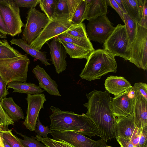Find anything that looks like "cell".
<instances>
[{
  "label": "cell",
  "instance_id": "7",
  "mask_svg": "<svg viewBox=\"0 0 147 147\" xmlns=\"http://www.w3.org/2000/svg\"><path fill=\"white\" fill-rule=\"evenodd\" d=\"M0 13L12 37L22 32L24 24L21 19L19 7L13 0H0Z\"/></svg>",
  "mask_w": 147,
  "mask_h": 147
},
{
  "label": "cell",
  "instance_id": "36",
  "mask_svg": "<svg viewBox=\"0 0 147 147\" xmlns=\"http://www.w3.org/2000/svg\"><path fill=\"white\" fill-rule=\"evenodd\" d=\"M82 0H66L67 5L69 20L71 21L72 17Z\"/></svg>",
  "mask_w": 147,
  "mask_h": 147
},
{
  "label": "cell",
  "instance_id": "30",
  "mask_svg": "<svg viewBox=\"0 0 147 147\" xmlns=\"http://www.w3.org/2000/svg\"><path fill=\"white\" fill-rule=\"evenodd\" d=\"M2 139L7 142L11 147H24L19 138L14 135L11 129L1 131Z\"/></svg>",
  "mask_w": 147,
  "mask_h": 147
},
{
  "label": "cell",
  "instance_id": "48",
  "mask_svg": "<svg viewBox=\"0 0 147 147\" xmlns=\"http://www.w3.org/2000/svg\"><path fill=\"white\" fill-rule=\"evenodd\" d=\"M4 130L0 128V131H1ZM0 147H4L3 143V139L1 136V133L0 132Z\"/></svg>",
  "mask_w": 147,
  "mask_h": 147
},
{
  "label": "cell",
  "instance_id": "49",
  "mask_svg": "<svg viewBox=\"0 0 147 147\" xmlns=\"http://www.w3.org/2000/svg\"><path fill=\"white\" fill-rule=\"evenodd\" d=\"M3 142L4 147H11L9 144L5 141L3 139Z\"/></svg>",
  "mask_w": 147,
  "mask_h": 147
},
{
  "label": "cell",
  "instance_id": "12",
  "mask_svg": "<svg viewBox=\"0 0 147 147\" xmlns=\"http://www.w3.org/2000/svg\"><path fill=\"white\" fill-rule=\"evenodd\" d=\"M135 94L133 88L112 98L111 105L115 118L134 116Z\"/></svg>",
  "mask_w": 147,
  "mask_h": 147
},
{
  "label": "cell",
  "instance_id": "8",
  "mask_svg": "<svg viewBox=\"0 0 147 147\" xmlns=\"http://www.w3.org/2000/svg\"><path fill=\"white\" fill-rule=\"evenodd\" d=\"M22 38L30 45L45 27L50 20L44 13L34 8L28 11Z\"/></svg>",
  "mask_w": 147,
  "mask_h": 147
},
{
  "label": "cell",
  "instance_id": "14",
  "mask_svg": "<svg viewBox=\"0 0 147 147\" xmlns=\"http://www.w3.org/2000/svg\"><path fill=\"white\" fill-rule=\"evenodd\" d=\"M47 43L50 49V60L55 67L56 72L59 74L65 70L67 66L65 50L57 37L53 38L50 43Z\"/></svg>",
  "mask_w": 147,
  "mask_h": 147
},
{
  "label": "cell",
  "instance_id": "42",
  "mask_svg": "<svg viewBox=\"0 0 147 147\" xmlns=\"http://www.w3.org/2000/svg\"><path fill=\"white\" fill-rule=\"evenodd\" d=\"M7 85L5 81L0 76V102L9 94L8 89H6Z\"/></svg>",
  "mask_w": 147,
  "mask_h": 147
},
{
  "label": "cell",
  "instance_id": "47",
  "mask_svg": "<svg viewBox=\"0 0 147 147\" xmlns=\"http://www.w3.org/2000/svg\"><path fill=\"white\" fill-rule=\"evenodd\" d=\"M115 1L118 4L124 14L126 13L127 12L123 4L122 0H115Z\"/></svg>",
  "mask_w": 147,
  "mask_h": 147
},
{
  "label": "cell",
  "instance_id": "33",
  "mask_svg": "<svg viewBox=\"0 0 147 147\" xmlns=\"http://www.w3.org/2000/svg\"><path fill=\"white\" fill-rule=\"evenodd\" d=\"M34 138L42 143L46 147H72L63 141L55 140L48 137L43 138L36 135V137Z\"/></svg>",
  "mask_w": 147,
  "mask_h": 147
},
{
  "label": "cell",
  "instance_id": "22",
  "mask_svg": "<svg viewBox=\"0 0 147 147\" xmlns=\"http://www.w3.org/2000/svg\"><path fill=\"white\" fill-rule=\"evenodd\" d=\"M127 14L138 24L141 18L144 0H122Z\"/></svg>",
  "mask_w": 147,
  "mask_h": 147
},
{
  "label": "cell",
  "instance_id": "15",
  "mask_svg": "<svg viewBox=\"0 0 147 147\" xmlns=\"http://www.w3.org/2000/svg\"><path fill=\"white\" fill-rule=\"evenodd\" d=\"M32 71L38 81L39 87L50 95L61 96L56 81L51 78L43 68L38 65Z\"/></svg>",
  "mask_w": 147,
  "mask_h": 147
},
{
  "label": "cell",
  "instance_id": "9",
  "mask_svg": "<svg viewBox=\"0 0 147 147\" xmlns=\"http://www.w3.org/2000/svg\"><path fill=\"white\" fill-rule=\"evenodd\" d=\"M86 27L89 40L100 44H104L115 28L106 15L89 20Z\"/></svg>",
  "mask_w": 147,
  "mask_h": 147
},
{
  "label": "cell",
  "instance_id": "51",
  "mask_svg": "<svg viewBox=\"0 0 147 147\" xmlns=\"http://www.w3.org/2000/svg\"><path fill=\"white\" fill-rule=\"evenodd\" d=\"M0 38L5 39L7 38V36H3L0 34Z\"/></svg>",
  "mask_w": 147,
  "mask_h": 147
},
{
  "label": "cell",
  "instance_id": "11",
  "mask_svg": "<svg viewBox=\"0 0 147 147\" xmlns=\"http://www.w3.org/2000/svg\"><path fill=\"white\" fill-rule=\"evenodd\" d=\"M53 139L63 141L72 147H106V142L102 139L92 140L77 132L71 131H52Z\"/></svg>",
  "mask_w": 147,
  "mask_h": 147
},
{
  "label": "cell",
  "instance_id": "17",
  "mask_svg": "<svg viewBox=\"0 0 147 147\" xmlns=\"http://www.w3.org/2000/svg\"><path fill=\"white\" fill-rule=\"evenodd\" d=\"M104 85L106 90L115 96L132 87L130 83L124 78L113 76H110L106 79Z\"/></svg>",
  "mask_w": 147,
  "mask_h": 147
},
{
  "label": "cell",
  "instance_id": "20",
  "mask_svg": "<svg viewBox=\"0 0 147 147\" xmlns=\"http://www.w3.org/2000/svg\"><path fill=\"white\" fill-rule=\"evenodd\" d=\"M10 42L11 45H15L19 46L27 53L35 59L39 60L45 66L50 65L47 58L46 52L35 49L26 43L22 38H13Z\"/></svg>",
  "mask_w": 147,
  "mask_h": 147
},
{
  "label": "cell",
  "instance_id": "39",
  "mask_svg": "<svg viewBox=\"0 0 147 147\" xmlns=\"http://www.w3.org/2000/svg\"><path fill=\"white\" fill-rule=\"evenodd\" d=\"M134 91H138L147 100V85L142 82L135 83L132 86Z\"/></svg>",
  "mask_w": 147,
  "mask_h": 147
},
{
  "label": "cell",
  "instance_id": "35",
  "mask_svg": "<svg viewBox=\"0 0 147 147\" xmlns=\"http://www.w3.org/2000/svg\"><path fill=\"white\" fill-rule=\"evenodd\" d=\"M35 130L38 136L45 138H48V134L52 131L48 126H45L42 124L39 116L37 120Z\"/></svg>",
  "mask_w": 147,
  "mask_h": 147
},
{
  "label": "cell",
  "instance_id": "2",
  "mask_svg": "<svg viewBox=\"0 0 147 147\" xmlns=\"http://www.w3.org/2000/svg\"><path fill=\"white\" fill-rule=\"evenodd\" d=\"M50 109L52 113L49 116L51 122L49 128L52 131H74L90 137H100L94 124L85 114L63 111L53 106Z\"/></svg>",
  "mask_w": 147,
  "mask_h": 147
},
{
  "label": "cell",
  "instance_id": "13",
  "mask_svg": "<svg viewBox=\"0 0 147 147\" xmlns=\"http://www.w3.org/2000/svg\"><path fill=\"white\" fill-rule=\"evenodd\" d=\"M28 107L26 115L23 122L26 128L31 131L35 130L39 113L42 109H44V104L46 101L44 93L35 95L27 94Z\"/></svg>",
  "mask_w": 147,
  "mask_h": 147
},
{
  "label": "cell",
  "instance_id": "3",
  "mask_svg": "<svg viewBox=\"0 0 147 147\" xmlns=\"http://www.w3.org/2000/svg\"><path fill=\"white\" fill-rule=\"evenodd\" d=\"M117 68L114 55L106 50L99 49L91 52L79 76L89 81L100 79L109 73L116 72Z\"/></svg>",
  "mask_w": 147,
  "mask_h": 147
},
{
  "label": "cell",
  "instance_id": "21",
  "mask_svg": "<svg viewBox=\"0 0 147 147\" xmlns=\"http://www.w3.org/2000/svg\"><path fill=\"white\" fill-rule=\"evenodd\" d=\"M1 103L4 110L14 122L25 118L21 108L15 102L12 97L4 98Z\"/></svg>",
  "mask_w": 147,
  "mask_h": 147
},
{
  "label": "cell",
  "instance_id": "31",
  "mask_svg": "<svg viewBox=\"0 0 147 147\" xmlns=\"http://www.w3.org/2000/svg\"><path fill=\"white\" fill-rule=\"evenodd\" d=\"M70 36L82 39L88 38L85 24L82 23L76 25L73 28L65 32Z\"/></svg>",
  "mask_w": 147,
  "mask_h": 147
},
{
  "label": "cell",
  "instance_id": "4",
  "mask_svg": "<svg viewBox=\"0 0 147 147\" xmlns=\"http://www.w3.org/2000/svg\"><path fill=\"white\" fill-rule=\"evenodd\" d=\"M30 63L27 54L12 58L0 59V76L7 85L13 82H26Z\"/></svg>",
  "mask_w": 147,
  "mask_h": 147
},
{
  "label": "cell",
  "instance_id": "25",
  "mask_svg": "<svg viewBox=\"0 0 147 147\" xmlns=\"http://www.w3.org/2000/svg\"><path fill=\"white\" fill-rule=\"evenodd\" d=\"M57 37L58 39H61L65 42L88 49L91 52L95 50L88 38L85 39H80L69 35L65 33L60 34Z\"/></svg>",
  "mask_w": 147,
  "mask_h": 147
},
{
  "label": "cell",
  "instance_id": "45",
  "mask_svg": "<svg viewBox=\"0 0 147 147\" xmlns=\"http://www.w3.org/2000/svg\"><path fill=\"white\" fill-rule=\"evenodd\" d=\"M115 138L121 147H135L128 139L119 136Z\"/></svg>",
  "mask_w": 147,
  "mask_h": 147
},
{
  "label": "cell",
  "instance_id": "46",
  "mask_svg": "<svg viewBox=\"0 0 147 147\" xmlns=\"http://www.w3.org/2000/svg\"><path fill=\"white\" fill-rule=\"evenodd\" d=\"M0 34L3 36L10 35L9 32L6 26L0 13Z\"/></svg>",
  "mask_w": 147,
  "mask_h": 147
},
{
  "label": "cell",
  "instance_id": "38",
  "mask_svg": "<svg viewBox=\"0 0 147 147\" xmlns=\"http://www.w3.org/2000/svg\"><path fill=\"white\" fill-rule=\"evenodd\" d=\"M0 118L4 126L7 127L10 125H14V122L8 115L2 107L0 102Z\"/></svg>",
  "mask_w": 147,
  "mask_h": 147
},
{
  "label": "cell",
  "instance_id": "34",
  "mask_svg": "<svg viewBox=\"0 0 147 147\" xmlns=\"http://www.w3.org/2000/svg\"><path fill=\"white\" fill-rule=\"evenodd\" d=\"M16 133L23 138V139H19L24 147H46L42 143L35 138L34 137H29L17 132Z\"/></svg>",
  "mask_w": 147,
  "mask_h": 147
},
{
  "label": "cell",
  "instance_id": "24",
  "mask_svg": "<svg viewBox=\"0 0 147 147\" xmlns=\"http://www.w3.org/2000/svg\"><path fill=\"white\" fill-rule=\"evenodd\" d=\"M58 39L65 48L67 53L71 58L85 59L87 60L91 53L88 49L65 42L61 39Z\"/></svg>",
  "mask_w": 147,
  "mask_h": 147
},
{
  "label": "cell",
  "instance_id": "19",
  "mask_svg": "<svg viewBox=\"0 0 147 147\" xmlns=\"http://www.w3.org/2000/svg\"><path fill=\"white\" fill-rule=\"evenodd\" d=\"M134 116L115 118V138L121 137L129 140L136 127Z\"/></svg>",
  "mask_w": 147,
  "mask_h": 147
},
{
  "label": "cell",
  "instance_id": "53",
  "mask_svg": "<svg viewBox=\"0 0 147 147\" xmlns=\"http://www.w3.org/2000/svg\"><path fill=\"white\" fill-rule=\"evenodd\" d=\"M106 147H112L111 146H106Z\"/></svg>",
  "mask_w": 147,
  "mask_h": 147
},
{
  "label": "cell",
  "instance_id": "43",
  "mask_svg": "<svg viewBox=\"0 0 147 147\" xmlns=\"http://www.w3.org/2000/svg\"><path fill=\"white\" fill-rule=\"evenodd\" d=\"M107 5H109L113 8L119 14L123 22V14L115 0H106Z\"/></svg>",
  "mask_w": 147,
  "mask_h": 147
},
{
  "label": "cell",
  "instance_id": "18",
  "mask_svg": "<svg viewBox=\"0 0 147 147\" xmlns=\"http://www.w3.org/2000/svg\"><path fill=\"white\" fill-rule=\"evenodd\" d=\"M86 8L84 16V20H89L98 16L106 15L107 6L106 0H85Z\"/></svg>",
  "mask_w": 147,
  "mask_h": 147
},
{
  "label": "cell",
  "instance_id": "37",
  "mask_svg": "<svg viewBox=\"0 0 147 147\" xmlns=\"http://www.w3.org/2000/svg\"><path fill=\"white\" fill-rule=\"evenodd\" d=\"M40 0H14L16 3L19 7L34 8L39 3Z\"/></svg>",
  "mask_w": 147,
  "mask_h": 147
},
{
  "label": "cell",
  "instance_id": "55",
  "mask_svg": "<svg viewBox=\"0 0 147 147\" xmlns=\"http://www.w3.org/2000/svg\"><path fill=\"white\" fill-rule=\"evenodd\" d=\"M120 147H121V146H120Z\"/></svg>",
  "mask_w": 147,
  "mask_h": 147
},
{
  "label": "cell",
  "instance_id": "29",
  "mask_svg": "<svg viewBox=\"0 0 147 147\" xmlns=\"http://www.w3.org/2000/svg\"><path fill=\"white\" fill-rule=\"evenodd\" d=\"M58 18L69 20L68 11L66 0H56L55 9L52 19Z\"/></svg>",
  "mask_w": 147,
  "mask_h": 147
},
{
  "label": "cell",
  "instance_id": "23",
  "mask_svg": "<svg viewBox=\"0 0 147 147\" xmlns=\"http://www.w3.org/2000/svg\"><path fill=\"white\" fill-rule=\"evenodd\" d=\"M7 88L13 89V92H17L31 95L42 93L43 90L35 84L26 82H13L8 83Z\"/></svg>",
  "mask_w": 147,
  "mask_h": 147
},
{
  "label": "cell",
  "instance_id": "44",
  "mask_svg": "<svg viewBox=\"0 0 147 147\" xmlns=\"http://www.w3.org/2000/svg\"><path fill=\"white\" fill-rule=\"evenodd\" d=\"M140 138V128L137 127L135 129L130 141L135 147H139L138 144Z\"/></svg>",
  "mask_w": 147,
  "mask_h": 147
},
{
  "label": "cell",
  "instance_id": "1",
  "mask_svg": "<svg viewBox=\"0 0 147 147\" xmlns=\"http://www.w3.org/2000/svg\"><path fill=\"white\" fill-rule=\"evenodd\" d=\"M88 101L83 104L86 115L96 127L101 138L106 142L115 138V118L111 105L112 98L107 91L94 90L86 94Z\"/></svg>",
  "mask_w": 147,
  "mask_h": 147
},
{
  "label": "cell",
  "instance_id": "6",
  "mask_svg": "<svg viewBox=\"0 0 147 147\" xmlns=\"http://www.w3.org/2000/svg\"><path fill=\"white\" fill-rule=\"evenodd\" d=\"M76 25L72 24L66 18H58L50 20L30 45L35 49L40 51L44 45L50 40L73 28Z\"/></svg>",
  "mask_w": 147,
  "mask_h": 147
},
{
  "label": "cell",
  "instance_id": "27",
  "mask_svg": "<svg viewBox=\"0 0 147 147\" xmlns=\"http://www.w3.org/2000/svg\"><path fill=\"white\" fill-rule=\"evenodd\" d=\"M2 41V44L0 45V59L12 58L22 55L17 50L11 46L6 40L4 39Z\"/></svg>",
  "mask_w": 147,
  "mask_h": 147
},
{
  "label": "cell",
  "instance_id": "16",
  "mask_svg": "<svg viewBox=\"0 0 147 147\" xmlns=\"http://www.w3.org/2000/svg\"><path fill=\"white\" fill-rule=\"evenodd\" d=\"M134 91L135 94L134 122L136 127L140 128L147 126V100L138 91Z\"/></svg>",
  "mask_w": 147,
  "mask_h": 147
},
{
  "label": "cell",
  "instance_id": "5",
  "mask_svg": "<svg viewBox=\"0 0 147 147\" xmlns=\"http://www.w3.org/2000/svg\"><path fill=\"white\" fill-rule=\"evenodd\" d=\"M103 48L113 54L125 60L129 61L131 46L125 25H117L109 37L104 43Z\"/></svg>",
  "mask_w": 147,
  "mask_h": 147
},
{
  "label": "cell",
  "instance_id": "28",
  "mask_svg": "<svg viewBox=\"0 0 147 147\" xmlns=\"http://www.w3.org/2000/svg\"><path fill=\"white\" fill-rule=\"evenodd\" d=\"M56 0H40L39 6L50 20L52 19L56 7Z\"/></svg>",
  "mask_w": 147,
  "mask_h": 147
},
{
  "label": "cell",
  "instance_id": "40",
  "mask_svg": "<svg viewBox=\"0 0 147 147\" xmlns=\"http://www.w3.org/2000/svg\"><path fill=\"white\" fill-rule=\"evenodd\" d=\"M140 138L139 147L147 146V126L140 128Z\"/></svg>",
  "mask_w": 147,
  "mask_h": 147
},
{
  "label": "cell",
  "instance_id": "10",
  "mask_svg": "<svg viewBox=\"0 0 147 147\" xmlns=\"http://www.w3.org/2000/svg\"><path fill=\"white\" fill-rule=\"evenodd\" d=\"M131 56L129 61L139 68H147V29L138 25L137 35L131 44Z\"/></svg>",
  "mask_w": 147,
  "mask_h": 147
},
{
  "label": "cell",
  "instance_id": "50",
  "mask_svg": "<svg viewBox=\"0 0 147 147\" xmlns=\"http://www.w3.org/2000/svg\"><path fill=\"white\" fill-rule=\"evenodd\" d=\"M5 127L3 125L1 119L0 118V128L3 130H5L6 129H5Z\"/></svg>",
  "mask_w": 147,
  "mask_h": 147
},
{
  "label": "cell",
  "instance_id": "32",
  "mask_svg": "<svg viewBox=\"0 0 147 147\" xmlns=\"http://www.w3.org/2000/svg\"><path fill=\"white\" fill-rule=\"evenodd\" d=\"M86 8L85 0H82L78 8L74 13L71 22L72 24L78 25L84 21V16Z\"/></svg>",
  "mask_w": 147,
  "mask_h": 147
},
{
  "label": "cell",
  "instance_id": "26",
  "mask_svg": "<svg viewBox=\"0 0 147 147\" xmlns=\"http://www.w3.org/2000/svg\"><path fill=\"white\" fill-rule=\"evenodd\" d=\"M123 19L126 31L131 44L136 38L138 31V23L126 13L123 14Z\"/></svg>",
  "mask_w": 147,
  "mask_h": 147
},
{
  "label": "cell",
  "instance_id": "52",
  "mask_svg": "<svg viewBox=\"0 0 147 147\" xmlns=\"http://www.w3.org/2000/svg\"><path fill=\"white\" fill-rule=\"evenodd\" d=\"M2 44V40H0V45H1Z\"/></svg>",
  "mask_w": 147,
  "mask_h": 147
},
{
  "label": "cell",
  "instance_id": "41",
  "mask_svg": "<svg viewBox=\"0 0 147 147\" xmlns=\"http://www.w3.org/2000/svg\"><path fill=\"white\" fill-rule=\"evenodd\" d=\"M138 25L147 29V0H144L140 20Z\"/></svg>",
  "mask_w": 147,
  "mask_h": 147
},
{
  "label": "cell",
  "instance_id": "54",
  "mask_svg": "<svg viewBox=\"0 0 147 147\" xmlns=\"http://www.w3.org/2000/svg\"><path fill=\"white\" fill-rule=\"evenodd\" d=\"M147 147V146H146V147Z\"/></svg>",
  "mask_w": 147,
  "mask_h": 147
}]
</instances>
